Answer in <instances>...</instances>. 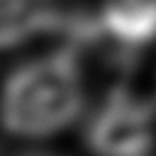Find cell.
<instances>
[{
  "mask_svg": "<svg viewBox=\"0 0 156 156\" xmlns=\"http://www.w3.org/2000/svg\"><path fill=\"white\" fill-rule=\"evenodd\" d=\"M156 139L154 105L124 85H115L85 127V144L98 154L136 156L151 151Z\"/></svg>",
  "mask_w": 156,
  "mask_h": 156,
  "instance_id": "7a4b0ae2",
  "label": "cell"
},
{
  "mask_svg": "<svg viewBox=\"0 0 156 156\" xmlns=\"http://www.w3.org/2000/svg\"><path fill=\"white\" fill-rule=\"evenodd\" d=\"M98 20L115 41L132 51L156 39V0H105Z\"/></svg>",
  "mask_w": 156,
  "mask_h": 156,
  "instance_id": "3957f363",
  "label": "cell"
},
{
  "mask_svg": "<svg viewBox=\"0 0 156 156\" xmlns=\"http://www.w3.org/2000/svg\"><path fill=\"white\" fill-rule=\"evenodd\" d=\"M85 102L83 61L71 46L20 63L0 95L2 127L24 139H44L71 127Z\"/></svg>",
  "mask_w": 156,
  "mask_h": 156,
  "instance_id": "6da1fadb",
  "label": "cell"
},
{
  "mask_svg": "<svg viewBox=\"0 0 156 156\" xmlns=\"http://www.w3.org/2000/svg\"><path fill=\"white\" fill-rule=\"evenodd\" d=\"M61 15L56 0H0V49L17 46L41 32H56Z\"/></svg>",
  "mask_w": 156,
  "mask_h": 156,
  "instance_id": "277c9868",
  "label": "cell"
}]
</instances>
